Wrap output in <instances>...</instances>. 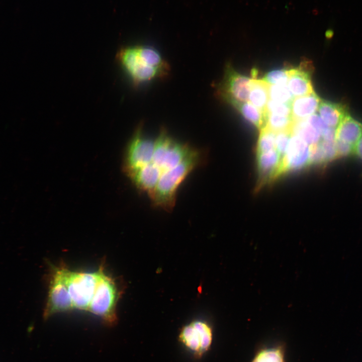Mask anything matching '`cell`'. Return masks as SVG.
<instances>
[{
    "label": "cell",
    "mask_w": 362,
    "mask_h": 362,
    "mask_svg": "<svg viewBox=\"0 0 362 362\" xmlns=\"http://www.w3.org/2000/svg\"><path fill=\"white\" fill-rule=\"evenodd\" d=\"M205 158V153L194 148L180 164L163 172L154 189L148 194L153 207L171 211L179 186L192 171L204 162Z\"/></svg>",
    "instance_id": "cell-1"
},
{
    "label": "cell",
    "mask_w": 362,
    "mask_h": 362,
    "mask_svg": "<svg viewBox=\"0 0 362 362\" xmlns=\"http://www.w3.org/2000/svg\"><path fill=\"white\" fill-rule=\"evenodd\" d=\"M99 270L98 283L87 311L112 325L117 321L116 306L119 293L115 281L105 273L103 264Z\"/></svg>",
    "instance_id": "cell-2"
},
{
    "label": "cell",
    "mask_w": 362,
    "mask_h": 362,
    "mask_svg": "<svg viewBox=\"0 0 362 362\" xmlns=\"http://www.w3.org/2000/svg\"><path fill=\"white\" fill-rule=\"evenodd\" d=\"M194 149L189 144L174 140L162 129L155 140L153 163L162 173L180 164Z\"/></svg>",
    "instance_id": "cell-3"
},
{
    "label": "cell",
    "mask_w": 362,
    "mask_h": 362,
    "mask_svg": "<svg viewBox=\"0 0 362 362\" xmlns=\"http://www.w3.org/2000/svg\"><path fill=\"white\" fill-rule=\"evenodd\" d=\"M99 277L95 272L66 270V283L73 309L87 311L93 297Z\"/></svg>",
    "instance_id": "cell-4"
},
{
    "label": "cell",
    "mask_w": 362,
    "mask_h": 362,
    "mask_svg": "<svg viewBox=\"0 0 362 362\" xmlns=\"http://www.w3.org/2000/svg\"><path fill=\"white\" fill-rule=\"evenodd\" d=\"M66 269L64 265L52 268L44 312L45 318L57 313L74 309L66 283Z\"/></svg>",
    "instance_id": "cell-5"
},
{
    "label": "cell",
    "mask_w": 362,
    "mask_h": 362,
    "mask_svg": "<svg viewBox=\"0 0 362 362\" xmlns=\"http://www.w3.org/2000/svg\"><path fill=\"white\" fill-rule=\"evenodd\" d=\"M117 59L135 85L163 77L157 69L148 64L137 46L121 49L117 54Z\"/></svg>",
    "instance_id": "cell-6"
},
{
    "label": "cell",
    "mask_w": 362,
    "mask_h": 362,
    "mask_svg": "<svg viewBox=\"0 0 362 362\" xmlns=\"http://www.w3.org/2000/svg\"><path fill=\"white\" fill-rule=\"evenodd\" d=\"M155 140L146 137L140 125L127 146L124 161V170L127 174L143 167L152 159Z\"/></svg>",
    "instance_id": "cell-7"
},
{
    "label": "cell",
    "mask_w": 362,
    "mask_h": 362,
    "mask_svg": "<svg viewBox=\"0 0 362 362\" xmlns=\"http://www.w3.org/2000/svg\"><path fill=\"white\" fill-rule=\"evenodd\" d=\"M252 78L237 72L230 64L226 65L222 80L216 85L217 96L225 102H248Z\"/></svg>",
    "instance_id": "cell-8"
},
{
    "label": "cell",
    "mask_w": 362,
    "mask_h": 362,
    "mask_svg": "<svg viewBox=\"0 0 362 362\" xmlns=\"http://www.w3.org/2000/svg\"><path fill=\"white\" fill-rule=\"evenodd\" d=\"M178 339L186 348L196 356H201L212 344L213 332L206 322L197 320L182 328Z\"/></svg>",
    "instance_id": "cell-9"
},
{
    "label": "cell",
    "mask_w": 362,
    "mask_h": 362,
    "mask_svg": "<svg viewBox=\"0 0 362 362\" xmlns=\"http://www.w3.org/2000/svg\"><path fill=\"white\" fill-rule=\"evenodd\" d=\"M310 146L299 136L292 134L282 158L281 173L301 169L309 164Z\"/></svg>",
    "instance_id": "cell-10"
},
{
    "label": "cell",
    "mask_w": 362,
    "mask_h": 362,
    "mask_svg": "<svg viewBox=\"0 0 362 362\" xmlns=\"http://www.w3.org/2000/svg\"><path fill=\"white\" fill-rule=\"evenodd\" d=\"M309 63H303L299 67L289 69L287 85L295 98L310 94L314 92L311 80Z\"/></svg>",
    "instance_id": "cell-11"
},
{
    "label": "cell",
    "mask_w": 362,
    "mask_h": 362,
    "mask_svg": "<svg viewBox=\"0 0 362 362\" xmlns=\"http://www.w3.org/2000/svg\"><path fill=\"white\" fill-rule=\"evenodd\" d=\"M161 174L159 168L150 162L127 175L138 190L148 194L155 187Z\"/></svg>",
    "instance_id": "cell-12"
},
{
    "label": "cell",
    "mask_w": 362,
    "mask_h": 362,
    "mask_svg": "<svg viewBox=\"0 0 362 362\" xmlns=\"http://www.w3.org/2000/svg\"><path fill=\"white\" fill-rule=\"evenodd\" d=\"M314 92L312 93L294 98L291 102V116L293 121L307 119L316 114L321 102Z\"/></svg>",
    "instance_id": "cell-13"
},
{
    "label": "cell",
    "mask_w": 362,
    "mask_h": 362,
    "mask_svg": "<svg viewBox=\"0 0 362 362\" xmlns=\"http://www.w3.org/2000/svg\"><path fill=\"white\" fill-rule=\"evenodd\" d=\"M362 136V124L346 114L335 129V140L355 146Z\"/></svg>",
    "instance_id": "cell-14"
},
{
    "label": "cell",
    "mask_w": 362,
    "mask_h": 362,
    "mask_svg": "<svg viewBox=\"0 0 362 362\" xmlns=\"http://www.w3.org/2000/svg\"><path fill=\"white\" fill-rule=\"evenodd\" d=\"M282 156L276 150L257 153V167L260 176L265 180L281 173Z\"/></svg>",
    "instance_id": "cell-15"
},
{
    "label": "cell",
    "mask_w": 362,
    "mask_h": 362,
    "mask_svg": "<svg viewBox=\"0 0 362 362\" xmlns=\"http://www.w3.org/2000/svg\"><path fill=\"white\" fill-rule=\"evenodd\" d=\"M232 106L247 121L258 128L264 127L265 124L266 112H263L249 102L229 101Z\"/></svg>",
    "instance_id": "cell-16"
},
{
    "label": "cell",
    "mask_w": 362,
    "mask_h": 362,
    "mask_svg": "<svg viewBox=\"0 0 362 362\" xmlns=\"http://www.w3.org/2000/svg\"><path fill=\"white\" fill-rule=\"evenodd\" d=\"M317 111L324 122L335 129L347 114L342 105L324 101H321Z\"/></svg>",
    "instance_id": "cell-17"
},
{
    "label": "cell",
    "mask_w": 362,
    "mask_h": 362,
    "mask_svg": "<svg viewBox=\"0 0 362 362\" xmlns=\"http://www.w3.org/2000/svg\"><path fill=\"white\" fill-rule=\"evenodd\" d=\"M291 132L292 134L302 138L310 146L316 145L322 140L320 132L311 126L306 119L294 121Z\"/></svg>",
    "instance_id": "cell-18"
},
{
    "label": "cell",
    "mask_w": 362,
    "mask_h": 362,
    "mask_svg": "<svg viewBox=\"0 0 362 362\" xmlns=\"http://www.w3.org/2000/svg\"><path fill=\"white\" fill-rule=\"evenodd\" d=\"M268 84L262 79L252 78L248 96V102L263 112L269 100Z\"/></svg>",
    "instance_id": "cell-19"
},
{
    "label": "cell",
    "mask_w": 362,
    "mask_h": 362,
    "mask_svg": "<svg viewBox=\"0 0 362 362\" xmlns=\"http://www.w3.org/2000/svg\"><path fill=\"white\" fill-rule=\"evenodd\" d=\"M250 362H286L285 346L278 344L260 347Z\"/></svg>",
    "instance_id": "cell-20"
},
{
    "label": "cell",
    "mask_w": 362,
    "mask_h": 362,
    "mask_svg": "<svg viewBox=\"0 0 362 362\" xmlns=\"http://www.w3.org/2000/svg\"><path fill=\"white\" fill-rule=\"evenodd\" d=\"M293 122L292 117L281 116L266 112L264 127L275 133L291 131Z\"/></svg>",
    "instance_id": "cell-21"
},
{
    "label": "cell",
    "mask_w": 362,
    "mask_h": 362,
    "mask_svg": "<svg viewBox=\"0 0 362 362\" xmlns=\"http://www.w3.org/2000/svg\"><path fill=\"white\" fill-rule=\"evenodd\" d=\"M269 99L276 102L291 104L294 97L287 84H269Z\"/></svg>",
    "instance_id": "cell-22"
},
{
    "label": "cell",
    "mask_w": 362,
    "mask_h": 362,
    "mask_svg": "<svg viewBox=\"0 0 362 362\" xmlns=\"http://www.w3.org/2000/svg\"><path fill=\"white\" fill-rule=\"evenodd\" d=\"M276 133L266 127L260 129V132L257 141V153L275 149Z\"/></svg>",
    "instance_id": "cell-23"
},
{
    "label": "cell",
    "mask_w": 362,
    "mask_h": 362,
    "mask_svg": "<svg viewBox=\"0 0 362 362\" xmlns=\"http://www.w3.org/2000/svg\"><path fill=\"white\" fill-rule=\"evenodd\" d=\"M289 69H274L267 72L261 79L269 84H287Z\"/></svg>",
    "instance_id": "cell-24"
},
{
    "label": "cell",
    "mask_w": 362,
    "mask_h": 362,
    "mask_svg": "<svg viewBox=\"0 0 362 362\" xmlns=\"http://www.w3.org/2000/svg\"><path fill=\"white\" fill-rule=\"evenodd\" d=\"M265 111L268 113L292 117L291 106L289 103H280L269 99L265 107Z\"/></svg>",
    "instance_id": "cell-25"
},
{
    "label": "cell",
    "mask_w": 362,
    "mask_h": 362,
    "mask_svg": "<svg viewBox=\"0 0 362 362\" xmlns=\"http://www.w3.org/2000/svg\"><path fill=\"white\" fill-rule=\"evenodd\" d=\"M291 135V131L276 133L275 149L281 155L282 158L286 152Z\"/></svg>",
    "instance_id": "cell-26"
},
{
    "label": "cell",
    "mask_w": 362,
    "mask_h": 362,
    "mask_svg": "<svg viewBox=\"0 0 362 362\" xmlns=\"http://www.w3.org/2000/svg\"><path fill=\"white\" fill-rule=\"evenodd\" d=\"M308 122L321 134L329 127L322 120L319 115L314 114L308 118Z\"/></svg>",
    "instance_id": "cell-27"
},
{
    "label": "cell",
    "mask_w": 362,
    "mask_h": 362,
    "mask_svg": "<svg viewBox=\"0 0 362 362\" xmlns=\"http://www.w3.org/2000/svg\"><path fill=\"white\" fill-rule=\"evenodd\" d=\"M335 145L338 157H344L354 153V147L350 144L335 140Z\"/></svg>",
    "instance_id": "cell-28"
},
{
    "label": "cell",
    "mask_w": 362,
    "mask_h": 362,
    "mask_svg": "<svg viewBox=\"0 0 362 362\" xmlns=\"http://www.w3.org/2000/svg\"><path fill=\"white\" fill-rule=\"evenodd\" d=\"M354 153L362 160V136L354 146Z\"/></svg>",
    "instance_id": "cell-29"
}]
</instances>
